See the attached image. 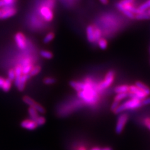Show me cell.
<instances>
[{
  "label": "cell",
  "instance_id": "obj_32",
  "mask_svg": "<svg viewBox=\"0 0 150 150\" xmlns=\"http://www.w3.org/2000/svg\"><path fill=\"white\" fill-rule=\"evenodd\" d=\"M95 38H96V42L98 40L101 38V31L99 28L95 26Z\"/></svg>",
  "mask_w": 150,
  "mask_h": 150
},
{
  "label": "cell",
  "instance_id": "obj_30",
  "mask_svg": "<svg viewBox=\"0 0 150 150\" xmlns=\"http://www.w3.org/2000/svg\"><path fill=\"white\" fill-rule=\"evenodd\" d=\"M22 70H23V68H22L21 65L18 64V65L16 66L15 69L16 76H21L22 74H23Z\"/></svg>",
  "mask_w": 150,
  "mask_h": 150
},
{
  "label": "cell",
  "instance_id": "obj_6",
  "mask_svg": "<svg viewBox=\"0 0 150 150\" xmlns=\"http://www.w3.org/2000/svg\"><path fill=\"white\" fill-rule=\"evenodd\" d=\"M129 116L127 114H121L120 115L117 121L115 131L117 134H120L123 131L126 124L127 123Z\"/></svg>",
  "mask_w": 150,
  "mask_h": 150
},
{
  "label": "cell",
  "instance_id": "obj_34",
  "mask_svg": "<svg viewBox=\"0 0 150 150\" xmlns=\"http://www.w3.org/2000/svg\"><path fill=\"white\" fill-rule=\"evenodd\" d=\"M119 105H120V103L115 101H113V102H112V105L111 106V110L114 112L116 110V108L118 107Z\"/></svg>",
  "mask_w": 150,
  "mask_h": 150
},
{
  "label": "cell",
  "instance_id": "obj_18",
  "mask_svg": "<svg viewBox=\"0 0 150 150\" xmlns=\"http://www.w3.org/2000/svg\"><path fill=\"white\" fill-rule=\"evenodd\" d=\"M97 43L98 47L102 50H106L108 48V45L107 40L105 38H101L98 40L97 41Z\"/></svg>",
  "mask_w": 150,
  "mask_h": 150
},
{
  "label": "cell",
  "instance_id": "obj_21",
  "mask_svg": "<svg viewBox=\"0 0 150 150\" xmlns=\"http://www.w3.org/2000/svg\"><path fill=\"white\" fill-rule=\"evenodd\" d=\"M40 55L41 57L43 58L47 59H52L53 57V54L50 52V51H46V50H42L40 51Z\"/></svg>",
  "mask_w": 150,
  "mask_h": 150
},
{
  "label": "cell",
  "instance_id": "obj_8",
  "mask_svg": "<svg viewBox=\"0 0 150 150\" xmlns=\"http://www.w3.org/2000/svg\"><path fill=\"white\" fill-rule=\"evenodd\" d=\"M23 100L26 103V104L28 105L30 107L33 108H35L38 112H40V113H42V114H44L45 112V110L44 108L40 104H39V103L35 101L30 97L28 96H25L23 98Z\"/></svg>",
  "mask_w": 150,
  "mask_h": 150
},
{
  "label": "cell",
  "instance_id": "obj_3",
  "mask_svg": "<svg viewBox=\"0 0 150 150\" xmlns=\"http://www.w3.org/2000/svg\"><path fill=\"white\" fill-rule=\"evenodd\" d=\"M135 0H121L116 4V7L121 12L130 11L136 14L137 7H135L134 2Z\"/></svg>",
  "mask_w": 150,
  "mask_h": 150
},
{
  "label": "cell",
  "instance_id": "obj_2",
  "mask_svg": "<svg viewBox=\"0 0 150 150\" xmlns=\"http://www.w3.org/2000/svg\"><path fill=\"white\" fill-rule=\"evenodd\" d=\"M142 106V100L137 98H131V99L120 105L115 111V114H120L126 110H134Z\"/></svg>",
  "mask_w": 150,
  "mask_h": 150
},
{
  "label": "cell",
  "instance_id": "obj_9",
  "mask_svg": "<svg viewBox=\"0 0 150 150\" xmlns=\"http://www.w3.org/2000/svg\"><path fill=\"white\" fill-rule=\"evenodd\" d=\"M1 11L2 20L12 17L16 13V9L13 6H4L1 9Z\"/></svg>",
  "mask_w": 150,
  "mask_h": 150
},
{
  "label": "cell",
  "instance_id": "obj_43",
  "mask_svg": "<svg viewBox=\"0 0 150 150\" xmlns=\"http://www.w3.org/2000/svg\"><path fill=\"white\" fill-rule=\"evenodd\" d=\"M1 9H0V19H1Z\"/></svg>",
  "mask_w": 150,
  "mask_h": 150
},
{
  "label": "cell",
  "instance_id": "obj_7",
  "mask_svg": "<svg viewBox=\"0 0 150 150\" xmlns=\"http://www.w3.org/2000/svg\"><path fill=\"white\" fill-rule=\"evenodd\" d=\"M128 93V96H130L131 98H137L141 100L148 97L146 94L135 85L129 86V91Z\"/></svg>",
  "mask_w": 150,
  "mask_h": 150
},
{
  "label": "cell",
  "instance_id": "obj_25",
  "mask_svg": "<svg viewBox=\"0 0 150 150\" xmlns=\"http://www.w3.org/2000/svg\"><path fill=\"white\" fill-rule=\"evenodd\" d=\"M55 0H45L42 4L53 9L55 6Z\"/></svg>",
  "mask_w": 150,
  "mask_h": 150
},
{
  "label": "cell",
  "instance_id": "obj_39",
  "mask_svg": "<svg viewBox=\"0 0 150 150\" xmlns=\"http://www.w3.org/2000/svg\"><path fill=\"white\" fill-rule=\"evenodd\" d=\"M4 6H6L5 4H4L3 0H0V8H3Z\"/></svg>",
  "mask_w": 150,
  "mask_h": 150
},
{
  "label": "cell",
  "instance_id": "obj_40",
  "mask_svg": "<svg viewBox=\"0 0 150 150\" xmlns=\"http://www.w3.org/2000/svg\"><path fill=\"white\" fill-rule=\"evenodd\" d=\"M77 150H87V149H86V148L85 146H79V148H78Z\"/></svg>",
  "mask_w": 150,
  "mask_h": 150
},
{
  "label": "cell",
  "instance_id": "obj_10",
  "mask_svg": "<svg viewBox=\"0 0 150 150\" xmlns=\"http://www.w3.org/2000/svg\"><path fill=\"white\" fill-rule=\"evenodd\" d=\"M16 43L20 50H24L26 47V40L25 35L22 33H18L15 36Z\"/></svg>",
  "mask_w": 150,
  "mask_h": 150
},
{
  "label": "cell",
  "instance_id": "obj_11",
  "mask_svg": "<svg viewBox=\"0 0 150 150\" xmlns=\"http://www.w3.org/2000/svg\"><path fill=\"white\" fill-rule=\"evenodd\" d=\"M95 26L94 25H88L86 27V38L89 43H94L96 42L95 38Z\"/></svg>",
  "mask_w": 150,
  "mask_h": 150
},
{
  "label": "cell",
  "instance_id": "obj_17",
  "mask_svg": "<svg viewBox=\"0 0 150 150\" xmlns=\"http://www.w3.org/2000/svg\"><path fill=\"white\" fill-rule=\"evenodd\" d=\"M114 91L117 94L128 93L129 91V86L127 85V84H123V85L117 86L115 87Z\"/></svg>",
  "mask_w": 150,
  "mask_h": 150
},
{
  "label": "cell",
  "instance_id": "obj_22",
  "mask_svg": "<svg viewBox=\"0 0 150 150\" xmlns=\"http://www.w3.org/2000/svg\"><path fill=\"white\" fill-rule=\"evenodd\" d=\"M128 96V93H118L115 96V97L114 98V101H117V102H118V103H120V101L125 100V98H126Z\"/></svg>",
  "mask_w": 150,
  "mask_h": 150
},
{
  "label": "cell",
  "instance_id": "obj_41",
  "mask_svg": "<svg viewBox=\"0 0 150 150\" xmlns=\"http://www.w3.org/2000/svg\"><path fill=\"white\" fill-rule=\"evenodd\" d=\"M91 150H101V148H100V147H98V146H96V147H93L91 149Z\"/></svg>",
  "mask_w": 150,
  "mask_h": 150
},
{
  "label": "cell",
  "instance_id": "obj_26",
  "mask_svg": "<svg viewBox=\"0 0 150 150\" xmlns=\"http://www.w3.org/2000/svg\"><path fill=\"white\" fill-rule=\"evenodd\" d=\"M41 68L40 66H36V67H35L32 68L31 71H30L29 74L31 76H36V75H37L38 74L40 73V72L41 71Z\"/></svg>",
  "mask_w": 150,
  "mask_h": 150
},
{
  "label": "cell",
  "instance_id": "obj_37",
  "mask_svg": "<svg viewBox=\"0 0 150 150\" xmlns=\"http://www.w3.org/2000/svg\"><path fill=\"white\" fill-rule=\"evenodd\" d=\"M99 1L103 4H108L109 3V0H99Z\"/></svg>",
  "mask_w": 150,
  "mask_h": 150
},
{
  "label": "cell",
  "instance_id": "obj_24",
  "mask_svg": "<svg viewBox=\"0 0 150 150\" xmlns=\"http://www.w3.org/2000/svg\"><path fill=\"white\" fill-rule=\"evenodd\" d=\"M33 68V63H30V64H28L26 66H24V67H23V70H22V72L23 74H30V71H31L32 68Z\"/></svg>",
  "mask_w": 150,
  "mask_h": 150
},
{
  "label": "cell",
  "instance_id": "obj_15",
  "mask_svg": "<svg viewBox=\"0 0 150 150\" xmlns=\"http://www.w3.org/2000/svg\"><path fill=\"white\" fill-rule=\"evenodd\" d=\"M134 85L137 86L141 90L143 91L148 96L150 95V88H149L146 84L141 81H137L135 83Z\"/></svg>",
  "mask_w": 150,
  "mask_h": 150
},
{
  "label": "cell",
  "instance_id": "obj_36",
  "mask_svg": "<svg viewBox=\"0 0 150 150\" xmlns=\"http://www.w3.org/2000/svg\"><path fill=\"white\" fill-rule=\"evenodd\" d=\"M142 106L150 105V97H146V98H144L143 100H142Z\"/></svg>",
  "mask_w": 150,
  "mask_h": 150
},
{
  "label": "cell",
  "instance_id": "obj_1",
  "mask_svg": "<svg viewBox=\"0 0 150 150\" xmlns=\"http://www.w3.org/2000/svg\"><path fill=\"white\" fill-rule=\"evenodd\" d=\"M78 97L89 105H94L97 101L98 96L95 90V86L90 78H86L84 81L83 90L78 92Z\"/></svg>",
  "mask_w": 150,
  "mask_h": 150
},
{
  "label": "cell",
  "instance_id": "obj_35",
  "mask_svg": "<svg viewBox=\"0 0 150 150\" xmlns=\"http://www.w3.org/2000/svg\"><path fill=\"white\" fill-rule=\"evenodd\" d=\"M144 126L150 131V118L149 117H146L143 121Z\"/></svg>",
  "mask_w": 150,
  "mask_h": 150
},
{
  "label": "cell",
  "instance_id": "obj_16",
  "mask_svg": "<svg viewBox=\"0 0 150 150\" xmlns=\"http://www.w3.org/2000/svg\"><path fill=\"white\" fill-rule=\"evenodd\" d=\"M69 85L74 90H76L77 92L83 90L84 87V82L76 81H71L69 82Z\"/></svg>",
  "mask_w": 150,
  "mask_h": 150
},
{
  "label": "cell",
  "instance_id": "obj_33",
  "mask_svg": "<svg viewBox=\"0 0 150 150\" xmlns=\"http://www.w3.org/2000/svg\"><path fill=\"white\" fill-rule=\"evenodd\" d=\"M6 6H13L15 4L16 0H3Z\"/></svg>",
  "mask_w": 150,
  "mask_h": 150
},
{
  "label": "cell",
  "instance_id": "obj_14",
  "mask_svg": "<svg viewBox=\"0 0 150 150\" xmlns=\"http://www.w3.org/2000/svg\"><path fill=\"white\" fill-rule=\"evenodd\" d=\"M149 8H150V0H147L146 1H145L143 4H141L140 6L137 8V11H136L135 15L145 12Z\"/></svg>",
  "mask_w": 150,
  "mask_h": 150
},
{
  "label": "cell",
  "instance_id": "obj_42",
  "mask_svg": "<svg viewBox=\"0 0 150 150\" xmlns=\"http://www.w3.org/2000/svg\"><path fill=\"white\" fill-rule=\"evenodd\" d=\"M101 150H112V149L110 147H105V148H101Z\"/></svg>",
  "mask_w": 150,
  "mask_h": 150
},
{
  "label": "cell",
  "instance_id": "obj_31",
  "mask_svg": "<svg viewBox=\"0 0 150 150\" xmlns=\"http://www.w3.org/2000/svg\"><path fill=\"white\" fill-rule=\"evenodd\" d=\"M122 13L124 14L125 16H126L129 19H131V20H134V19H135V14L133 12H131L130 11H125Z\"/></svg>",
  "mask_w": 150,
  "mask_h": 150
},
{
  "label": "cell",
  "instance_id": "obj_28",
  "mask_svg": "<svg viewBox=\"0 0 150 150\" xmlns=\"http://www.w3.org/2000/svg\"><path fill=\"white\" fill-rule=\"evenodd\" d=\"M56 79L52 77H46L43 79V83L46 84H53L56 83Z\"/></svg>",
  "mask_w": 150,
  "mask_h": 150
},
{
  "label": "cell",
  "instance_id": "obj_20",
  "mask_svg": "<svg viewBox=\"0 0 150 150\" xmlns=\"http://www.w3.org/2000/svg\"><path fill=\"white\" fill-rule=\"evenodd\" d=\"M11 87V81L9 80V79L8 78L4 80L1 88L4 92H8L9 91V90H10Z\"/></svg>",
  "mask_w": 150,
  "mask_h": 150
},
{
  "label": "cell",
  "instance_id": "obj_29",
  "mask_svg": "<svg viewBox=\"0 0 150 150\" xmlns=\"http://www.w3.org/2000/svg\"><path fill=\"white\" fill-rule=\"evenodd\" d=\"M15 77H16V74H15V69H9L8 71V79L12 81L15 80Z\"/></svg>",
  "mask_w": 150,
  "mask_h": 150
},
{
  "label": "cell",
  "instance_id": "obj_27",
  "mask_svg": "<svg viewBox=\"0 0 150 150\" xmlns=\"http://www.w3.org/2000/svg\"><path fill=\"white\" fill-rule=\"evenodd\" d=\"M35 122L38 126H43L46 123V118L43 116H38V118L35 120Z\"/></svg>",
  "mask_w": 150,
  "mask_h": 150
},
{
  "label": "cell",
  "instance_id": "obj_4",
  "mask_svg": "<svg viewBox=\"0 0 150 150\" xmlns=\"http://www.w3.org/2000/svg\"><path fill=\"white\" fill-rule=\"evenodd\" d=\"M115 72L113 70H110L108 72L103 80L100 82V83L97 85V88L98 90H103L105 89H106L109 88L112 83L115 81Z\"/></svg>",
  "mask_w": 150,
  "mask_h": 150
},
{
  "label": "cell",
  "instance_id": "obj_13",
  "mask_svg": "<svg viewBox=\"0 0 150 150\" xmlns=\"http://www.w3.org/2000/svg\"><path fill=\"white\" fill-rule=\"evenodd\" d=\"M30 75L28 74H22L20 78V83H19L18 86H17V88L18 89L19 91H23V90L25 89V84L27 82V81L30 78Z\"/></svg>",
  "mask_w": 150,
  "mask_h": 150
},
{
  "label": "cell",
  "instance_id": "obj_12",
  "mask_svg": "<svg viewBox=\"0 0 150 150\" xmlns=\"http://www.w3.org/2000/svg\"><path fill=\"white\" fill-rule=\"evenodd\" d=\"M20 125L23 128L30 131L35 130L38 127V125H36L35 121H33L31 119L23 120L21 123Z\"/></svg>",
  "mask_w": 150,
  "mask_h": 150
},
{
  "label": "cell",
  "instance_id": "obj_23",
  "mask_svg": "<svg viewBox=\"0 0 150 150\" xmlns=\"http://www.w3.org/2000/svg\"><path fill=\"white\" fill-rule=\"evenodd\" d=\"M55 35L53 32H50L47 34L43 39V43H49L51 41H52L54 38Z\"/></svg>",
  "mask_w": 150,
  "mask_h": 150
},
{
  "label": "cell",
  "instance_id": "obj_5",
  "mask_svg": "<svg viewBox=\"0 0 150 150\" xmlns=\"http://www.w3.org/2000/svg\"><path fill=\"white\" fill-rule=\"evenodd\" d=\"M40 14L47 22H50L53 20L54 13L53 9L42 4L40 8Z\"/></svg>",
  "mask_w": 150,
  "mask_h": 150
},
{
  "label": "cell",
  "instance_id": "obj_38",
  "mask_svg": "<svg viewBox=\"0 0 150 150\" xmlns=\"http://www.w3.org/2000/svg\"><path fill=\"white\" fill-rule=\"evenodd\" d=\"M4 80H5V79H4V78H3L2 77H0V88L2 87V85L3 84Z\"/></svg>",
  "mask_w": 150,
  "mask_h": 150
},
{
  "label": "cell",
  "instance_id": "obj_19",
  "mask_svg": "<svg viewBox=\"0 0 150 150\" xmlns=\"http://www.w3.org/2000/svg\"><path fill=\"white\" fill-rule=\"evenodd\" d=\"M28 113H29L30 119L33 121H35L38 118V117L39 116L38 112L32 107H30L28 108Z\"/></svg>",
  "mask_w": 150,
  "mask_h": 150
}]
</instances>
